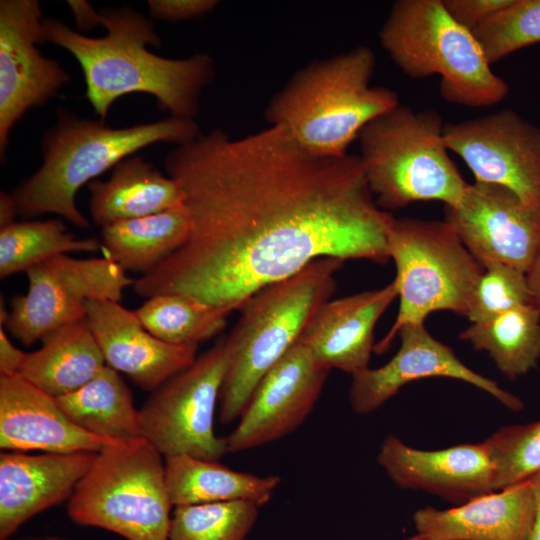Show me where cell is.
<instances>
[{"instance_id":"4fadbf2b","label":"cell","mask_w":540,"mask_h":540,"mask_svg":"<svg viewBox=\"0 0 540 540\" xmlns=\"http://www.w3.org/2000/svg\"><path fill=\"white\" fill-rule=\"evenodd\" d=\"M448 150L475 181L505 186L540 206V127L511 109L444 126Z\"/></svg>"},{"instance_id":"5bb4252c","label":"cell","mask_w":540,"mask_h":540,"mask_svg":"<svg viewBox=\"0 0 540 540\" xmlns=\"http://www.w3.org/2000/svg\"><path fill=\"white\" fill-rule=\"evenodd\" d=\"M40 2L0 1V155L6 156L9 134L22 116L44 105L70 81L60 64L43 56L45 42Z\"/></svg>"},{"instance_id":"f35d334b","label":"cell","mask_w":540,"mask_h":540,"mask_svg":"<svg viewBox=\"0 0 540 540\" xmlns=\"http://www.w3.org/2000/svg\"><path fill=\"white\" fill-rule=\"evenodd\" d=\"M18 209L12 194L1 193L0 197V227L3 228L15 222Z\"/></svg>"},{"instance_id":"2e32d148","label":"cell","mask_w":540,"mask_h":540,"mask_svg":"<svg viewBox=\"0 0 540 540\" xmlns=\"http://www.w3.org/2000/svg\"><path fill=\"white\" fill-rule=\"evenodd\" d=\"M401 345L383 366L352 375L349 402L358 415L374 412L406 384L429 377H446L466 382L488 393L512 411L524 407L522 400L502 389L495 381L467 367L453 350L435 339L424 324L403 326L397 333Z\"/></svg>"},{"instance_id":"8992f818","label":"cell","mask_w":540,"mask_h":540,"mask_svg":"<svg viewBox=\"0 0 540 540\" xmlns=\"http://www.w3.org/2000/svg\"><path fill=\"white\" fill-rule=\"evenodd\" d=\"M442 117L398 104L360 132L358 155L377 205L387 211L417 201L456 205L468 183L448 155Z\"/></svg>"},{"instance_id":"ac0fdd59","label":"cell","mask_w":540,"mask_h":540,"mask_svg":"<svg viewBox=\"0 0 540 540\" xmlns=\"http://www.w3.org/2000/svg\"><path fill=\"white\" fill-rule=\"evenodd\" d=\"M85 319L106 365L145 391H155L197 358V346H178L157 338L134 311L119 302L90 300Z\"/></svg>"},{"instance_id":"b9f144b4","label":"cell","mask_w":540,"mask_h":540,"mask_svg":"<svg viewBox=\"0 0 540 540\" xmlns=\"http://www.w3.org/2000/svg\"><path fill=\"white\" fill-rule=\"evenodd\" d=\"M15 540H70V539L61 537V536H37V537L31 536V537H24V538L15 539Z\"/></svg>"},{"instance_id":"4dcf8cb0","label":"cell","mask_w":540,"mask_h":540,"mask_svg":"<svg viewBox=\"0 0 540 540\" xmlns=\"http://www.w3.org/2000/svg\"><path fill=\"white\" fill-rule=\"evenodd\" d=\"M259 508L244 501L176 506L168 540H244Z\"/></svg>"},{"instance_id":"e0dca14e","label":"cell","mask_w":540,"mask_h":540,"mask_svg":"<svg viewBox=\"0 0 540 540\" xmlns=\"http://www.w3.org/2000/svg\"><path fill=\"white\" fill-rule=\"evenodd\" d=\"M377 461L399 488L426 491L459 504L495 491L494 465L484 442L420 450L388 435Z\"/></svg>"},{"instance_id":"7bdbcfd3","label":"cell","mask_w":540,"mask_h":540,"mask_svg":"<svg viewBox=\"0 0 540 540\" xmlns=\"http://www.w3.org/2000/svg\"><path fill=\"white\" fill-rule=\"evenodd\" d=\"M404 540H425V539H423L422 537H420L419 535L416 534L415 536H412V537H410L408 539H404Z\"/></svg>"},{"instance_id":"9a60e30c","label":"cell","mask_w":540,"mask_h":540,"mask_svg":"<svg viewBox=\"0 0 540 540\" xmlns=\"http://www.w3.org/2000/svg\"><path fill=\"white\" fill-rule=\"evenodd\" d=\"M329 373L297 340L257 384L226 437L228 453L265 445L296 430L312 412Z\"/></svg>"},{"instance_id":"ba28073f","label":"cell","mask_w":540,"mask_h":540,"mask_svg":"<svg viewBox=\"0 0 540 540\" xmlns=\"http://www.w3.org/2000/svg\"><path fill=\"white\" fill-rule=\"evenodd\" d=\"M172 508L164 457L138 438L116 441L98 452L66 509L74 523L126 540H168Z\"/></svg>"},{"instance_id":"d4e9b609","label":"cell","mask_w":540,"mask_h":540,"mask_svg":"<svg viewBox=\"0 0 540 540\" xmlns=\"http://www.w3.org/2000/svg\"><path fill=\"white\" fill-rule=\"evenodd\" d=\"M41 343L26 353L18 375L55 398L82 387L106 365L86 319L50 332Z\"/></svg>"},{"instance_id":"7a4b0ae2","label":"cell","mask_w":540,"mask_h":540,"mask_svg":"<svg viewBox=\"0 0 540 540\" xmlns=\"http://www.w3.org/2000/svg\"><path fill=\"white\" fill-rule=\"evenodd\" d=\"M106 34L85 36L60 20H43V37L70 52L79 62L86 98L104 120L121 96L146 93L156 98L171 117L194 119L200 95L214 78L213 59L197 53L183 59L153 54L147 45L160 47L154 25L129 6L109 9L99 16Z\"/></svg>"},{"instance_id":"83f0119b","label":"cell","mask_w":540,"mask_h":540,"mask_svg":"<svg viewBox=\"0 0 540 540\" xmlns=\"http://www.w3.org/2000/svg\"><path fill=\"white\" fill-rule=\"evenodd\" d=\"M459 338L485 351L499 371L515 380L540 359V309L533 303L512 308L483 323H472Z\"/></svg>"},{"instance_id":"74e56055","label":"cell","mask_w":540,"mask_h":540,"mask_svg":"<svg viewBox=\"0 0 540 540\" xmlns=\"http://www.w3.org/2000/svg\"><path fill=\"white\" fill-rule=\"evenodd\" d=\"M70 7L76 21V25L81 30H89L99 25L100 13L97 12L87 1L69 0Z\"/></svg>"},{"instance_id":"d6a6232c","label":"cell","mask_w":540,"mask_h":540,"mask_svg":"<svg viewBox=\"0 0 540 540\" xmlns=\"http://www.w3.org/2000/svg\"><path fill=\"white\" fill-rule=\"evenodd\" d=\"M495 470V491L540 473V420L507 425L485 439Z\"/></svg>"},{"instance_id":"5b68a950","label":"cell","mask_w":540,"mask_h":540,"mask_svg":"<svg viewBox=\"0 0 540 540\" xmlns=\"http://www.w3.org/2000/svg\"><path fill=\"white\" fill-rule=\"evenodd\" d=\"M344 261L314 260L298 273L252 294L225 336L227 369L219 395V421L239 418L267 371L298 340L315 310L331 299Z\"/></svg>"},{"instance_id":"7c38bea8","label":"cell","mask_w":540,"mask_h":540,"mask_svg":"<svg viewBox=\"0 0 540 540\" xmlns=\"http://www.w3.org/2000/svg\"><path fill=\"white\" fill-rule=\"evenodd\" d=\"M444 221L483 267L499 262L528 273L540 253V206L505 186L468 184L456 205L444 206Z\"/></svg>"},{"instance_id":"30bf717a","label":"cell","mask_w":540,"mask_h":540,"mask_svg":"<svg viewBox=\"0 0 540 540\" xmlns=\"http://www.w3.org/2000/svg\"><path fill=\"white\" fill-rule=\"evenodd\" d=\"M227 369L225 336L159 388L140 409L142 437L163 457L186 454L219 461L226 437L214 432V413Z\"/></svg>"},{"instance_id":"6da1fadb","label":"cell","mask_w":540,"mask_h":540,"mask_svg":"<svg viewBox=\"0 0 540 540\" xmlns=\"http://www.w3.org/2000/svg\"><path fill=\"white\" fill-rule=\"evenodd\" d=\"M190 231L134 281L142 297L181 294L232 313L259 289L323 257L389 260L395 218L371 192L358 155L320 156L277 125L232 138L215 129L165 159Z\"/></svg>"},{"instance_id":"f1b7e54d","label":"cell","mask_w":540,"mask_h":540,"mask_svg":"<svg viewBox=\"0 0 540 540\" xmlns=\"http://www.w3.org/2000/svg\"><path fill=\"white\" fill-rule=\"evenodd\" d=\"M101 248V241L77 238L60 219L14 222L0 229V276L26 273L58 255Z\"/></svg>"},{"instance_id":"9c48e42d","label":"cell","mask_w":540,"mask_h":540,"mask_svg":"<svg viewBox=\"0 0 540 540\" xmlns=\"http://www.w3.org/2000/svg\"><path fill=\"white\" fill-rule=\"evenodd\" d=\"M388 254L396 266L400 298L395 322L376 345L384 352L405 325L424 324L435 311L466 317L471 293L484 271L456 232L443 221L395 219Z\"/></svg>"},{"instance_id":"d590c367","label":"cell","mask_w":540,"mask_h":540,"mask_svg":"<svg viewBox=\"0 0 540 540\" xmlns=\"http://www.w3.org/2000/svg\"><path fill=\"white\" fill-rule=\"evenodd\" d=\"M150 15L162 21L180 22L201 17L215 9L217 0H149Z\"/></svg>"},{"instance_id":"e575fe53","label":"cell","mask_w":540,"mask_h":540,"mask_svg":"<svg viewBox=\"0 0 540 540\" xmlns=\"http://www.w3.org/2000/svg\"><path fill=\"white\" fill-rule=\"evenodd\" d=\"M511 0H442L450 17L471 32Z\"/></svg>"},{"instance_id":"8fae6325","label":"cell","mask_w":540,"mask_h":540,"mask_svg":"<svg viewBox=\"0 0 540 540\" xmlns=\"http://www.w3.org/2000/svg\"><path fill=\"white\" fill-rule=\"evenodd\" d=\"M27 291L13 297L1 324L28 347L50 332L85 319L90 300L119 302L134 283L110 258L52 257L26 272Z\"/></svg>"},{"instance_id":"484cf974","label":"cell","mask_w":540,"mask_h":540,"mask_svg":"<svg viewBox=\"0 0 540 540\" xmlns=\"http://www.w3.org/2000/svg\"><path fill=\"white\" fill-rule=\"evenodd\" d=\"M190 221L184 205L102 227L101 245L126 272L141 276L157 268L187 240Z\"/></svg>"},{"instance_id":"3957f363","label":"cell","mask_w":540,"mask_h":540,"mask_svg":"<svg viewBox=\"0 0 540 540\" xmlns=\"http://www.w3.org/2000/svg\"><path fill=\"white\" fill-rule=\"evenodd\" d=\"M375 66L365 45L314 60L275 93L265 118L312 154L344 156L369 122L400 104L396 91L370 85Z\"/></svg>"},{"instance_id":"836d02e7","label":"cell","mask_w":540,"mask_h":540,"mask_svg":"<svg viewBox=\"0 0 540 540\" xmlns=\"http://www.w3.org/2000/svg\"><path fill=\"white\" fill-rule=\"evenodd\" d=\"M527 273L513 266L492 262L484 265L468 303L466 317L483 323L521 305L531 304Z\"/></svg>"},{"instance_id":"52a82bcc","label":"cell","mask_w":540,"mask_h":540,"mask_svg":"<svg viewBox=\"0 0 540 540\" xmlns=\"http://www.w3.org/2000/svg\"><path fill=\"white\" fill-rule=\"evenodd\" d=\"M379 39L407 76H441L439 91L447 102L480 108L508 94V84L492 71L473 33L450 17L442 0L396 1Z\"/></svg>"},{"instance_id":"7402d4cb","label":"cell","mask_w":540,"mask_h":540,"mask_svg":"<svg viewBox=\"0 0 540 540\" xmlns=\"http://www.w3.org/2000/svg\"><path fill=\"white\" fill-rule=\"evenodd\" d=\"M535 517L532 477L453 508L419 509L413 523L425 540H531Z\"/></svg>"},{"instance_id":"277c9868","label":"cell","mask_w":540,"mask_h":540,"mask_svg":"<svg viewBox=\"0 0 540 540\" xmlns=\"http://www.w3.org/2000/svg\"><path fill=\"white\" fill-rule=\"evenodd\" d=\"M201 135L194 119L169 117L125 128L79 118L58 110L57 123L42 138L43 162L12 194L18 213L27 217L56 214L80 228L89 220L76 205L79 189L149 145L178 146Z\"/></svg>"},{"instance_id":"603a6c76","label":"cell","mask_w":540,"mask_h":540,"mask_svg":"<svg viewBox=\"0 0 540 540\" xmlns=\"http://www.w3.org/2000/svg\"><path fill=\"white\" fill-rule=\"evenodd\" d=\"M90 214L95 224H109L159 213L183 205L176 180L139 156L118 163L107 181L88 184Z\"/></svg>"},{"instance_id":"d6986e66","label":"cell","mask_w":540,"mask_h":540,"mask_svg":"<svg viewBox=\"0 0 540 540\" xmlns=\"http://www.w3.org/2000/svg\"><path fill=\"white\" fill-rule=\"evenodd\" d=\"M97 453L0 454V540L35 515L68 501Z\"/></svg>"},{"instance_id":"44dd1931","label":"cell","mask_w":540,"mask_h":540,"mask_svg":"<svg viewBox=\"0 0 540 540\" xmlns=\"http://www.w3.org/2000/svg\"><path fill=\"white\" fill-rule=\"evenodd\" d=\"M120 440L74 424L56 398L20 375H0V447L9 451L94 452Z\"/></svg>"},{"instance_id":"60d3db41","label":"cell","mask_w":540,"mask_h":540,"mask_svg":"<svg viewBox=\"0 0 540 540\" xmlns=\"http://www.w3.org/2000/svg\"><path fill=\"white\" fill-rule=\"evenodd\" d=\"M536 497V517L531 535V540H540V473L533 477Z\"/></svg>"},{"instance_id":"8d00e7d4","label":"cell","mask_w":540,"mask_h":540,"mask_svg":"<svg viewBox=\"0 0 540 540\" xmlns=\"http://www.w3.org/2000/svg\"><path fill=\"white\" fill-rule=\"evenodd\" d=\"M26 353L17 348L0 326V375H16L24 362Z\"/></svg>"},{"instance_id":"1f68e13d","label":"cell","mask_w":540,"mask_h":540,"mask_svg":"<svg viewBox=\"0 0 540 540\" xmlns=\"http://www.w3.org/2000/svg\"><path fill=\"white\" fill-rule=\"evenodd\" d=\"M490 65L540 42V0H511L472 31Z\"/></svg>"},{"instance_id":"f546056e","label":"cell","mask_w":540,"mask_h":540,"mask_svg":"<svg viewBox=\"0 0 540 540\" xmlns=\"http://www.w3.org/2000/svg\"><path fill=\"white\" fill-rule=\"evenodd\" d=\"M157 338L178 346H199L226 326L229 313L181 294H158L134 310Z\"/></svg>"},{"instance_id":"4316f807","label":"cell","mask_w":540,"mask_h":540,"mask_svg":"<svg viewBox=\"0 0 540 540\" xmlns=\"http://www.w3.org/2000/svg\"><path fill=\"white\" fill-rule=\"evenodd\" d=\"M56 401L74 424L89 433L112 440L143 438L140 409L120 373L107 365L85 385Z\"/></svg>"},{"instance_id":"ffe728a7","label":"cell","mask_w":540,"mask_h":540,"mask_svg":"<svg viewBox=\"0 0 540 540\" xmlns=\"http://www.w3.org/2000/svg\"><path fill=\"white\" fill-rule=\"evenodd\" d=\"M397 296L393 280L380 289L330 299L315 310L298 341L330 371L361 372L368 368L376 323Z\"/></svg>"},{"instance_id":"ab89813d","label":"cell","mask_w":540,"mask_h":540,"mask_svg":"<svg viewBox=\"0 0 540 540\" xmlns=\"http://www.w3.org/2000/svg\"><path fill=\"white\" fill-rule=\"evenodd\" d=\"M532 302L540 309V253L527 273Z\"/></svg>"},{"instance_id":"cb8c5ba5","label":"cell","mask_w":540,"mask_h":540,"mask_svg":"<svg viewBox=\"0 0 540 540\" xmlns=\"http://www.w3.org/2000/svg\"><path fill=\"white\" fill-rule=\"evenodd\" d=\"M165 482L173 507L244 501L267 504L281 479L258 476L186 454L164 457Z\"/></svg>"}]
</instances>
